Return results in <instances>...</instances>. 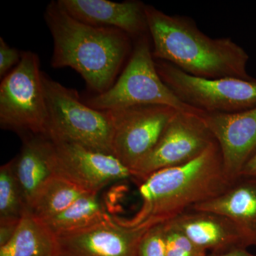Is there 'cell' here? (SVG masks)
I'll use <instances>...</instances> for the list:
<instances>
[{
    "label": "cell",
    "mask_w": 256,
    "mask_h": 256,
    "mask_svg": "<svg viewBox=\"0 0 256 256\" xmlns=\"http://www.w3.org/2000/svg\"><path fill=\"white\" fill-rule=\"evenodd\" d=\"M154 60H164L198 78L252 80L247 72L249 56L228 37L207 36L191 18L168 14L146 6Z\"/></svg>",
    "instance_id": "obj_1"
},
{
    "label": "cell",
    "mask_w": 256,
    "mask_h": 256,
    "mask_svg": "<svg viewBox=\"0 0 256 256\" xmlns=\"http://www.w3.org/2000/svg\"><path fill=\"white\" fill-rule=\"evenodd\" d=\"M44 18L54 41L52 66L73 68L96 94L108 90L131 52L130 36L116 28L82 23L50 2Z\"/></svg>",
    "instance_id": "obj_2"
},
{
    "label": "cell",
    "mask_w": 256,
    "mask_h": 256,
    "mask_svg": "<svg viewBox=\"0 0 256 256\" xmlns=\"http://www.w3.org/2000/svg\"><path fill=\"white\" fill-rule=\"evenodd\" d=\"M230 184L215 141L195 159L158 170L138 183L142 205L132 218L120 220L130 227L168 223L195 205L218 196Z\"/></svg>",
    "instance_id": "obj_3"
},
{
    "label": "cell",
    "mask_w": 256,
    "mask_h": 256,
    "mask_svg": "<svg viewBox=\"0 0 256 256\" xmlns=\"http://www.w3.org/2000/svg\"><path fill=\"white\" fill-rule=\"evenodd\" d=\"M47 120L44 137L54 142L80 144L112 154L114 127L108 111L82 102L78 92L55 82L43 72Z\"/></svg>",
    "instance_id": "obj_4"
},
{
    "label": "cell",
    "mask_w": 256,
    "mask_h": 256,
    "mask_svg": "<svg viewBox=\"0 0 256 256\" xmlns=\"http://www.w3.org/2000/svg\"><path fill=\"white\" fill-rule=\"evenodd\" d=\"M85 104L104 111L161 105L198 116L205 114L185 104L163 82L156 70L148 34L136 40L129 62L114 85L102 94L89 98Z\"/></svg>",
    "instance_id": "obj_5"
},
{
    "label": "cell",
    "mask_w": 256,
    "mask_h": 256,
    "mask_svg": "<svg viewBox=\"0 0 256 256\" xmlns=\"http://www.w3.org/2000/svg\"><path fill=\"white\" fill-rule=\"evenodd\" d=\"M40 58L23 52L14 68L0 85L2 129L28 136H44L47 120L46 96Z\"/></svg>",
    "instance_id": "obj_6"
},
{
    "label": "cell",
    "mask_w": 256,
    "mask_h": 256,
    "mask_svg": "<svg viewBox=\"0 0 256 256\" xmlns=\"http://www.w3.org/2000/svg\"><path fill=\"white\" fill-rule=\"evenodd\" d=\"M156 63L160 76L175 95L202 112L230 114L256 107L255 78H198L164 60Z\"/></svg>",
    "instance_id": "obj_7"
},
{
    "label": "cell",
    "mask_w": 256,
    "mask_h": 256,
    "mask_svg": "<svg viewBox=\"0 0 256 256\" xmlns=\"http://www.w3.org/2000/svg\"><path fill=\"white\" fill-rule=\"evenodd\" d=\"M46 140L47 160L52 174L84 191L98 194L114 182L133 178L132 172L114 154L75 143Z\"/></svg>",
    "instance_id": "obj_8"
},
{
    "label": "cell",
    "mask_w": 256,
    "mask_h": 256,
    "mask_svg": "<svg viewBox=\"0 0 256 256\" xmlns=\"http://www.w3.org/2000/svg\"><path fill=\"white\" fill-rule=\"evenodd\" d=\"M108 112L114 127L112 154L132 172L154 149L178 110L140 105Z\"/></svg>",
    "instance_id": "obj_9"
},
{
    "label": "cell",
    "mask_w": 256,
    "mask_h": 256,
    "mask_svg": "<svg viewBox=\"0 0 256 256\" xmlns=\"http://www.w3.org/2000/svg\"><path fill=\"white\" fill-rule=\"evenodd\" d=\"M215 141L202 116L178 111L154 149L133 170V180L138 184L158 170L188 162Z\"/></svg>",
    "instance_id": "obj_10"
},
{
    "label": "cell",
    "mask_w": 256,
    "mask_h": 256,
    "mask_svg": "<svg viewBox=\"0 0 256 256\" xmlns=\"http://www.w3.org/2000/svg\"><path fill=\"white\" fill-rule=\"evenodd\" d=\"M150 228L128 226L108 214L86 228L56 235L53 256H138L140 242Z\"/></svg>",
    "instance_id": "obj_11"
},
{
    "label": "cell",
    "mask_w": 256,
    "mask_h": 256,
    "mask_svg": "<svg viewBox=\"0 0 256 256\" xmlns=\"http://www.w3.org/2000/svg\"><path fill=\"white\" fill-rule=\"evenodd\" d=\"M202 120L220 146L226 176L234 182L256 154V107L230 114L206 112Z\"/></svg>",
    "instance_id": "obj_12"
},
{
    "label": "cell",
    "mask_w": 256,
    "mask_h": 256,
    "mask_svg": "<svg viewBox=\"0 0 256 256\" xmlns=\"http://www.w3.org/2000/svg\"><path fill=\"white\" fill-rule=\"evenodd\" d=\"M70 16L87 24L116 28L136 40L149 34L146 4L140 1L58 0Z\"/></svg>",
    "instance_id": "obj_13"
},
{
    "label": "cell",
    "mask_w": 256,
    "mask_h": 256,
    "mask_svg": "<svg viewBox=\"0 0 256 256\" xmlns=\"http://www.w3.org/2000/svg\"><path fill=\"white\" fill-rule=\"evenodd\" d=\"M172 222L195 245L206 252L249 247L240 229L232 220L218 214L190 210Z\"/></svg>",
    "instance_id": "obj_14"
},
{
    "label": "cell",
    "mask_w": 256,
    "mask_h": 256,
    "mask_svg": "<svg viewBox=\"0 0 256 256\" xmlns=\"http://www.w3.org/2000/svg\"><path fill=\"white\" fill-rule=\"evenodd\" d=\"M191 210L227 217L240 229L249 247H256V176H240L218 196Z\"/></svg>",
    "instance_id": "obj_15"
},
{
    "label": "cell",
    "mask_w": 256,
    "mask_h": 256,
    "mask_svg": "<svg viewBox=\"0 0 256 256\" xmlns=\"http://www.w3.org/2000/svg\"><path fill=\"white\" fill-rule=\"evenodd\" d=\"M12 160L15 174L30 210L37 193L53 175L47 160L46 138L24 136L21 151Z\"/></svg>",
    "instance_id": "obj_16"
},
{
    "label": "cell",
    "mask_w": 256,
    "mask_h": 256,
    "mask_svg": "<svg viewBox=\"0 0 256 256\" xmlns=\"http://www.w3.org/2000/svg\"><path fill=\"white\" fill-rule=\"evenodd\" d=\"M56 242L48 225L26 210L12 236L0 246V256H53Z\"/></svg>",
    "instance_id": "obj_17"
},
{
    "label": "cell",
    "mask_w": 256,
    "mask_h": 256,
    "mask_svg": "<svg viewBox=\"0 0 256 256\" xmlns=\"http://www.w3.org/2000/svg\"><path fill=\"white\" fill-rule=\"evenodd\" d=\"M108 215L98 194L88 192L66 210L44 222L58 235L86 228L104 220Z\"/></svg>",
    "instance_id": "obj_18"
},
{
    "label": "cell",
    "mask_w": 256,
    "mask_h": 256,
    "mask_svg": "<svg viewBox=\"0 0 256 256\" xmlns=\"http://www.w3.org/2000/svg\"><path fill=\"white\" fill-rule=\"evenodd\" d=\"M88 192L67 180L52 175L43 185L30 207V212L45 220L58 214Z\"/></svg>",
    "instance_id": "obj_19"
},
{
    "label": "cell",
    "mask_w": 256,
    "mask_h": 256,
    "mask_svg": "<svg viewBox=\"0 0 256 256\" xmlns=\"http://www.w3.org/2000/svg\"><path fill=\"white\" fill-rule=\"evenodd\" d=\"M26 210L12 160L0 168V223H18Z\"/></svg>",
    "instance_id": "obj_20"
},
{
    "label": "cell",
    "mask_w": 256,
    "mask_h": 256,
    "mask_svg": "<svg viewBox=\"0 0 256 256\" xmlns=\"http://www.w3.org/2000/svg\"><path fill=\"white\" fill-rule=\"evenodd\" d=\"M166 256H208L207 252L197 246L173 222L165 223Z\"/></svg>",
    "instance_id": "obj_21"
},
{
    "label": "cell",
    "mask_w": 256,
    "mask_h": 256,
    "mask_svg": "<svg viewBox=\"0 0 256 256\" xmlns=\"http://www.w3.org/2000/svg\"><path fill=\"white\" fill-rule=\"evenodd\" d=\"M138 256H166L164 224L150 227L138 246Z\"/></svg>",
    "instance_id": "obj_22"
},
{
    "label": "cell",
    "mask_w": 256,
    "mask_h": 256,
    "mask_svg": "<svg viewBox=\"0 0 256 256\" xmlns=\"http://www.w3.org/2000/svg\"><path fill=\"white\" fill-rule=\"evenodd\" d=\"M22 54L16 48L10 46L2 37L0 38V76H4L13 66L18 65Z\"/></svg>",
    "instance_id": "obj_23"
},
{
    "label": "cell",
    "mask_w": 256,
    "mask_h": 256,
    "mask_svg": "<svg viewBox=\"0 0 256 256\" xmlns=\"http://www.w3.org/2000/svg\"><path fill=\"white\" fill-rule=\"evenodd\" d=\"M208 256H256L249 252L246 248L237 247L222 252H210Z\"/></svg>",
    "instance_id": "obj_24"
},
{
    "label": "cell",
    "mask_w": 256,
    "mask_h": 256,
    "mask_svg": "<svg viewBox=\"0 0 256 256\" xmlns=\"http://www.w3.org/2000/svg\"><path fill=\"white\" fill-rule=\"evenodd\" d=\"M240 176H256V154L246 165Z\"/></svg>",
    "instance_id": "obj_25"
}]
</instances>
